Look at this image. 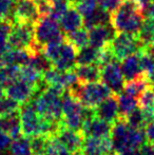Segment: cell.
Masks as SVG:
<instances>
[{
	"mask_svg": "<svg viewBox=\"0 0 154 155\" xmlns=\"http://www.w3.org/2000/svg\"><path fill=\"white\" fill-rule=\"evenodd\" d=\"M144 8L133 0H123L120 5L110 15V25L116 33L137 36L144 22Z\"/></svg>",
	"mask_w": 154,
	"mask_h": 155,
	"instance_id": "cell-1",
	"label": "cell"
},
{
	"mask_svg": "<svg viewBox=\"0 0 154 155\" xmlns=\"http://www.w3.org/2000/svg\"><path fill=\"white\" fill-rule=\"evenodd\" d=\"M19 117H20L21 134L28 138H32L38 135L53 136L56 134L61 124V121L55 123L40 116L31 101L23 104L20 107Z\"/></svg>",
	"mask_w": 154,
	"mask_h": 155,
	"instance_id": "cell-2",
	"label": "cell"
},
{
	"mask_svg": "<svg viewBox=\"0 0 154 155\" xmlns=\"http://www.w3.org/2000/svg\"><path fill=\"white\" fill-rule=\"evenodd\" d=\"M110 137L112 140L113 151L121 155L137 151L140 146L147 141L144 130L132 128L120 118L112 124Z\"/></svg>",
	"mask_w": 154,
	"mask_h": 155,
	"instance_id": "cell-3",
	"label": "cell"
},
{
	"mask_svg": "<svg viewBox=\"0 0 154 155\" xmlns=\"http://www.w3.org/2000/svg\"><path fill=\"white\" fill-rule=\"evenodd\" d=\"M30 101L40 116L49 120L60 123L62 115V94L64 89L57 86H47Z\"/></svg>",
	"mask_w": 154,
	"mask_h": 155,
	"instance_id": "cell-4",
	"label": "cell"
},
{
	"mask_svg": "<svg viewBox=\"0 0 154 155\" xmlns=\"http://www.w3.org/2000/svg\"><path fill=\"white\" fill-rule=\"evenodd\" d=\"M68 91L72 96L88 109H94L100 104L103 100L109 97L111 92L107 86L103 82H80L78 81L72 86Z\"/></svg>",
	"mask_w": 154,
	"mask_h": 155,
	"instance_id": "cell-5",
	"label": "cell"
},
{
	"mask_svg": "<svg viewBox=\"0 0 154 155\" xmlns=\"http://www.w3.org/2000/svg\"><path fill=\"white\" fill-rule=\"evenodd\" d=\"M61 124L67 128L80 131L87 115V108L70 94L68 90L62 94Z\"/></svg>",
	"mask_w": 154,
	"mask_h": 155,
	"instance_id": "cell-6",
	"label": "cell"
},
{
	"mask_svg": "<svg viewBox=\"0 0 154 155\" xmlns=\"http://www.w3.org/2000/svg\"><path fill=\"white\" fill-rule=\"evenodd\" d=\"M64 33L61 31L58 21L50 16L40 17L34 25V39L37 45L43 47L48 42L64 39Z\"/></svg>",
	"mask_w": 154,
	"mask_h": 155,
	"instance_id": "cell-7",
	"label": "cell"
},
{
	"mask_svg": "<svg viewBox=\"0 0 154 155\" xmlns=\"http://www.w3.org/2000/svg\"><path fill=\"white\" fill-rule=\"evenodd\" d=\"M108 45L117 61H121L128 56L137 53L144 47L137 36L126 33H116Z\"/></svg>",
	"mask_w": 154,
	"mask_h": 155,
	"instance_id": "cell-8",
	"label": "cell"
},
{
	"mask_svg": "<svg viewBox=\"0 0 154 155\" xmlns=\"http://www.w3.org/2000/svg\"><path fill=\"white\" fill-rule=\"evenodd\" d=\"M34 42V25L25 22L13 23L8 36V43L11 49H23L29 51Z\"/></svg>",
	"mask_w": 154,
	"mask_h": 155,
	"instance_id": "cell-9",
	"label": "cell"
},
{
	"mask_svg": "<svg viewBox=\"0 0 154 155\" xmlns=\"http://www.w3.org/2000/svg\"><path fill=\"white\" fill-rule=\"evenodd\" d=\"M112 124L95 116L93 109L87 108V115L80 131L84 137H106L111 135Z\"/></svg>",
	"mask_w": 154,
	"mask_h": 155,
	"instance_id": "cell-10",
	"label": "cell"
},
{
	"mask_svg": "<svg viewBox=\"0 0 154 155\" xmlns=\"http://www.w3.org/2000/svg\"><path fill=\"white\" fill-rule=\"evenodd\" d=\"M100 80L105 86L111 90L112 93L119 94L123 92L125 78L121 73L118 61L110 62L100 68Z\"/></svg>",
	"mask_w": 154,
	"mask_h": 155,
	"instance_id": "cell-11",
	"label": "cell"
},
{
	"mask_svg": "<svg viewBox=\"0 0 154 155\" xmlns=\"http://www.w3.org/2000/svg\"><path fill=\"white\" fill-rule=\"evenodd\" d=\"M13 22L35 25L40 18L36 0H16L12 12Z\"/></svg>",
	"mask_w": 154,
	"mask_h": 155,
	"instance_id": "cell-12",
	"label": "cell"
},
{
	"mask_svg": "<svg viewBox=\"0 0 154 155\" xmlns=\"http://www.w3.org/2000/svg\"><path fill=\"white\" fill-rule=\"evenodd\" d=\"M42 80L47 86L61 87L64 90H68L72 86L78 82V78L74 70L69 71H60L52 67L42 73Z\"/></svg>",
	"mask_w": 154,
	"mask_h": 155,
	"instance_id": "cell-13",
	"label": "cell"
},
{
	"mask_svg": "<svg viewBox=\"0 0 154 155\" xmlns=\"http://www.w3.org/2000/svg\"><path fill=\"white\" fill-rule=\"evenodd\" d=\"M55 136L64 143V147L72 155L81 153L82 143L84 139V135L82 134L81 131L73 130L60 124Z\"/></svg>",
	"mask_w": 154,
	"mask_h": 155,
	"instance_id": "cell-14",
	"label": "cell"
},
{
	"mask_svg": "<svg viewBox=\"0 0 154 155\" xmlns=\"http://www.w3.org/2000/svg\"><path fill=\"white\" fill-rule=\"evenodd\" d=\"M113 151L110 136L106 137H84L81 147L84 155H108Z\"/></svg>",
	"mask_w": 154,
	"mask_h": 155,
	"instance_id": "cell-15",
	"label": "cell"
},
{
	"mask_svg": "<svg viewBox=\"0 0 154 155\" xmlns=\"http://www.w3.org/2000/svg\"><path fill=\"white\" fill-rule=\"evenodd\" d=\"M76 56L77 49L66 38L61 45L57 58L52 63V67L60 71L74 70L76 67Z\"/></svg>",
	"mask_w": 154,
	"mask_h": 155,
	"instance_id": "cell-16",
	"label": "cell"
},
{
	"mask_svg": "<svg viewBox=\"0 0 154 155\" xmlns=\"http://www.w3.org/2000/svg\"><path fill=\"white\" fill-rule=\"evenodd\" d=\"M4 93L6 96L18 102L19 104H23L29 102L35 96L37 90L33 86H30L18 79L6 86L4 88Z\"/></svg>",
	"mask_w": 154,
	"mask_h": 155,
	"instance_id": "cell-17",
	"label": "cell"
},
{
	"mask_svg": "<svg viewBox=\"0 0 154 155\" xmlns=\"http://www.w3.org/2000/svg\"><path fill=\"white\" fill-rule=\"evenodd\" d=\"M95 116L103 119L107 123L113 124L119 118L118 101L116 94H111L109 97L100 102L96 108L93 109Z\"/></svg>",
	"mask_w": 154,
	"mask_h": 155,
	"instance_id": "cell-18",
	"label": "cell"
},
{
	"mask_svg": "<svg viewBox=\"0 0 154 155\" xmlns=\"http://www.w3.org/2000/svg\"><path fill=\"white\" fill-rule=\"evenodd\" d=\"M89 45L95 49H103L107 47L116 34L111 25H100L89 30Z\"/></svg>",
	"mask_w": 154,
	"mask_h": 155,
	"instance_id": "cell-19",
	"label": "cell"
},
{
	"mask_svg": "<svg viewBox=\"0 0 154 155\" xmlns=\"http://www.w3.org/2000/svg\"><path fill=\"white\" fill-rule=\"evenodd\" d=\"M61 31L66 34L74 32L84 27V18L74 5H71L59 20Z\"/></svg>",
	"mask_w": 154,
	"mask_h": 155,
	"instance_id": "cell-20",
	"label": "cell"
},
{
	"mask_svg": "<svg viewBox=\"0 0 154 155\" xmlns=\"http://www.w3.org/2000/svg\"><path fill=\"white\" fill-rule=\"evenodd\" d=\"M120 70L126 81L127 80H132L134 78H137L139 76H143L138 52L135 54H132V55L128 56L125 59L121 60Z\"/></svg>",
	"mask_w": 154,
	"mask_h": 155,
	"instance_id": "cell-21",
	"label": "cell"
},
{
	"mask_svg": "<svg viewBox=\"0 0 154 155\" xmlns=\"http://www.w3.org/2000/svg\"><path fill=\"white\" fill-rule=\"evenodd\" d=\"M0 131L8 134L13 139H16L20 136L21 127L18 112L0 116Z\"/></svg>",
	"mask_w": 154,
	"mask_h": 155,
	"instance_id": "cell-22",
	"label": "cell"
},
{
	"mask_svg": "<svg viewBox=\"0 0 154 155\" xmlns=\"http://www.w3.org/2000/svg\"><path fill=\"white\" fill-rule=\"evenodd\" d=\"M31 54L28 50L23 49H8L1 57L2 65H25L28 64Z\"/></svg>",
	"mask_w": 154,
	"mask_h": 155,
	"instance_id": "cell-23",
	"label": "cell"
},
{
	"mask_svg": "<svg viewBox=\"0 0 154 155\" xmlns=\"http://www.w3.org/2000/svg\"><path fill=\"white\" fill-rule=\"evenodd\" d=\"M78 81L80 82H96L100 80V67L97 64L76 65L74 68Z\"/></svg>",
	"mask_w": 154,
	"mask_h": 155,
	"instance_id": "cell-24",
	"label": "cell"
},
{
	"mask_svg": "<svg viewBox=\"0 0 154 155\" xmlns=\"http://www.w3.org/2000/svg\"><path fill=\"white\" fill-rule=\"evenodd\" d=\"M151 84L144 75L139 76L137 78H134L132 80H127L125 81L123 88V92L132 96L134 98H137L140 95V93L144 92L148 87H150Z\"/></svg>",
	"mask_w": 154,
	"mask_h": 155,
	"instance_id": "cell-25",
	"label": "cell"
},
{
	"mask_svg": "<svg viewBox=\"0 0 154 155\" xmlns=\"http://www.w3.org/2000/svg\"><path fill=\"white\" fill-rule=\"evenodd\" d=\"M117 101H118V111L120 119H123L131 111L137 108V99L123 92L117 94Z\"/></svg>",
	"mask_w": 154,
	"mask_h": 155,
	"instance_id": "cell-26",
	"label": "cell"
},
{
	"mask_svg": "<svg viewBox=\"0 0 154 155\" xmlns=\"http://www.w3.org/2000/svg\"><path fill=\"white\" fill-rule=\"evenodd\" d=\"M99 50L91 47V45H86L82 49L77 51L76 56V65H86V64H96L97 58H98Z\"/></svg>",
	"mask_w": 154,
	"mask_h": 155,
	"instance_id": "cell-27",
	"label": "cell"
},
{
	"mask_svg": "<svg viewBox=\"0 0 154 155\" xmlns=\"http://www.w3.org/2000/svg\"><path fill=\"white\" fill-rule=\"evenodd\" d=\"M20 65H2L0 67V86L6 87L18 80Z\"/></svg>",
	"mask_w": 154,
	"mask_h": 155,
	"instance_id": "cell-28",
	"label": "cell"
},
{
	"mask_svg": "<svg viewBox=\"0 0 154 155\" xmlns=\"http://www.w3.org/2000/svg\"><path fill=\"white\" fill-rule=\"evenodd\" d=\"M110 23V15L109 13L105 12L101 8H98L94 14L91 16L84 18V28L87 30H90L96 25H109Z\"/></svg>",
	"mask_w": 154,
	"mask_h": 155,
	"instance_id": "cell-29",
	"label": "cell"
},
{
	"mask_svg": "<svg viewBox=\"0 0 154 155\" xmlns=\"http://www.w3.org/2000/svg\"><path fill=\"white\" fill-rule=\"evenodd\" d=\"M11 155H33L30 145V138L25 136H19L11 143L10 147Z\"/></svg>",
	"mask_w": 154,
	"mask_h": 155,
	"instance_id": "cell-30",
	"label": "cell"
},
{
	"mask_svg": "<svg viewBox=\"0 0 154 155\" xmlns=\"http://www.w3.org/2000/svg\"><path fill=\"white\" fill-rule=\"evenodd\" d=\"M66 38H67V40L70 41V42L76 48L77 51L89 45L88 30L84 29V27L76 30V31H74V32L69 33L66 36Z\"/></svg>",
	"mask_w": 154,
	"mask_h": 155,
	"instance_id": "cell-31",
	"label": "cell"
},
{
	"mask_svg": "<svg viewBox=\"0 0 154 155\" xmlns=\"http://www.w3.org/2000/svg\"><path fill=\"white\" fill-rule=\"evenodd\" d=\"M154 34V19L145 18L140 30L137 34V38L143 45H151V39Z\"/></svg>",
	"mask_w": 154,
	"mask_h": 155,
	"instance_id": "cell-32",
	"label": "cell"
},
{
	"mask_svg": "<svg viewBox=\"0 0 154 155\" xmlns=\"http://www.w3.org/2000/svg\"><path fill=\"white\" fill-rule=\"evenodd\" d=\"M45 155H72L64 145L55 136H48Z\"/></svg>",
	"mask_w": 154,
	"mask_h": 155,
	"instance_id": "cell-33",
	"label": "cell"
},
{
	"mask_svg": "<svg viewBox=\"0 0 154 155\" xmlns=\"http://www.w3.org/2000/svg\"><path fill=\"white\" fill-rule=\"evenodd\" d=\"M123 120L129 124L130 127L135 129H142V130H144L147 126L146 120H145V117H144V113H143V111L138 107L134 109L133 111H131L123 118Z\"/></svg>",
	"mask_w": 154,
	"mask_h": 155,
	"instance_id": "cell-34",
	"label": "cell"
},
{
	"mask_svg": "<svg viewBox=\"0 0 154 155\" xmlns=\"http://www.w3.org/2000/svg\"><path fill=\"white\" fill-rule=\"evenodd\" d=\"M137 107L142 110H154V89L148 87L137 98Z\"/></svg>",
	"mask_w": 154,
	"mask_h": 155,
	"instance_id": "cell-35",
	"label": "cell"
},
{
	"mask_svg": "<svg viewBox=\"0 0 154 155\" xmlns=\"http://www.w3.org/2000/svg\"><path fill=\"white\" fill-rule=\"evenodd\" d=\"M74 6L82 16V18L91 16L99 8L98 0H79Z\"/></svg>",
	"mask_w": 154,
	"mask_h": 155,
	"instance_id": "cell-36",
	"label": "cell"
},
{
	"mask_svg": "<svg viewBox=\"0 0 154 155\" xmlns=\"http://www.w3.org/2000/svg\"><path fill=\"white\" fill-rule=\"evenodd\" d=\"M71 5L72 4L68 0H56V1H53L52 2L51 12H50L49 16L51 18H53L54 20L59 21Z\"/></svg>",
	"mask_w": 154,
	"mask_h": 155,
	"instance_id": "cell-37",
	"label": "cell"
},
{
	"mask_svg": "<svg viewBox=\"0 0 154 155\" xmlns=\"http://www.w3.org/2000/svg\"><path fill=\"white\" fill-rule=\"evenodd\" d=\"M28 64H30L31 67H33L34 69H36L38 72H40L41 74H42L43 72L47 71V70H49L52 68V63L50 62L47 58H45V56L42 54V52L31 56V58H30Z\"/></svg>",
	"mask_w": 154,
	"mask_h": 155,
	"instance_id": "cell-38",
	"label": "cell"
},
{
	"mask_svg": "<svg viewBox=\"0 0 154 155\" xmlns=\"http://www.w3.org/2000/svg\"><path fill=\"white\" fill-rule=\"evenodd\" d=\"M19 109H20V104L8 96L4 95L0 99V116L19 112Z\"/></svg>",
	"mask_w": 154,
	"mask_h": 155,
	"instance_id": "cell-39",
	"label": "cell"
},
{
	"mask_svg": "<svg viewBox=\"0 0 154 155\" xmlns=\"http://www.w3.org/2000/svg\"><path fill=\"white\" fill-rule=\"evenodd\" d=\"M47 141L48 136H43V135H38L30 138V145H31L33 155H45Z\"/></svg>",
	"mask_w": 154,
	"mask_h": 155,
	"instance_id": "cell-40",
	"label": "cell"
},
{
	"mask_svg": "<svg viewBox=\"0 0 154 155\" xmlns=\"http://www.w3.org/2000/svg\"><path fill=\"white\" fill-rule=\"evenodd\" d=\"M16 0H0V20L12 18V12Z\"/></svg>",
	"mask_w": 154,
	"mask_h": 155,
	"instance_id": "cell-41",
	"label": "cell"
},
{
	"mask_svg": "<svg viewBox=\"0 0 154 155\" xmlns=\"http://www.w3.org/2000/svg\"><path fill=\"white\" fill-rule=\"evenodd\" d=\"M123 0H98V6L107 13H112L120 5Z\"/></svg>",
	"mask_w": 154,
	"mask_h": 155,
	"instance_id": "cell-42",
	"label": "cell"
},
{
	"mask_svg": "<svg viewBox=\"0 0 154 155\" xmlns=\"http://www.w3.org/2000/svg\"><path fill=\"white\" fill-rule=\"evenodd\" d=\"M11 143H12V138L8 134L0 131V153H3L8 149Z\"/></svg>",
	"mask_w": 154,
	"mask_h": 155,
	"instance_id": "cell-43",
	"label": "cell"
},
{
	"mask_svg": "<svg viewBox=\"0 0 154 155\" xmlns=\"http://www.w3.org/2000/svg\"><path fill=\"white\" fill-rule=\"evenodd\" d=\"M138 152L140 155H154V143L146 141L144 145L140 146Z\"/></svg>",
	"mask_w": 154,
	"mask_h": 155,
	"instance_id": "cell-44",
	"label": "cell"
},
{
	"mask_svg": "<svg viewBox=\"0 0 154 155\" xmlns=\"http://www.w3.org/2000/svg\"><path fill=\"white\" fill-rule=\"evenodd\" d=\"M144 130H145V135H146L147 141L154 143V120L147 124Z\"/></svg>",
	"mask_w": 154,
	"mask_h": 155,
	"instance_id": "cell-45",
	"label": "cell"
},
{
	"mask_svg": "<svg viewBox=\"0 0 154 155\" xmlns=\"http://www.w3.org/2000/svg\"><path fill=\"white\" fill-rule=\"evenodd\" d=\"M144 11H146V15L148 18L154 19V0H152V1L145 8Z\"/></svg>",
	"mask_w": 154,
	"mask_h": 155,
	"instance_id": "cell-46",
	"label": "cell"
},
{
	"mask_svg": "<svg viewBox=\"0 0 154 155\" xmlns=\"http://www.w3.org/2000/svg\"><path fill=\"white\" fill-rule=\"evenodd\" d=\"M133 1L136 2L138 5H140L145 10V8H146V6L148 5V4L150 3L151 1H152V0H133Z\"/></svg>",
	"mask_w": 154,
	"mask_h": 155,
	"instance_id": "cell-47",
	"label": "cell"
},
{
	"mask_svg": "<svg viewBox=\"0 0 154 155\" xmlns=\"http://www.w3.org/2000/svg\"><path fill=\"white\" fill-rule=\"evenodd\" d=\"M4 95H5V93H4V88L2 86H0V99H1Z\"/></svg>",
	"mask_w": 154,
	"mask_h": 155,
	"instance_id": "cell-48",
	"label": "cell"
},
{
	"mask_svg": "<svg viewBox=\"0 0 154 155\" xmlns=\"http://www.w3.org/2000/svg\"><path fill=\"white\" fill-rule=\"evenodd\" d=\"M125 155H140V154H139V152H138V150H137V151L130 152V153H127V154H125Z\"/></svg>",
	"mask_w": 154,
	"mask_h": 155,
	"instance_id": "cell-49",
	"label": "cell"
},
{
	"mask_svg": "<svg viewBox=\"0 0 154 155\" xmlns=\"http://www.w3.org/2000/svg\"><path fill=\"white\" fill-rule=\"evenodd\" d=\"M108 155H121V154L117 153V152H113V151H112L111 153H109V154H108Z\"/></svg>",
	"mask_w": 154,
	"mask_h": 155,
	"instance_id": "cell-50",
	"label": "cell"
},
{
	"mask_svg": "<svg viewBox=\"0 0 154 155\" xmlns=\"http://www.w3.org/2000/svg\"><path fill=\"white\" fill-rule=\"evenodd\" d=\"M151 45H153V47H154V34L152 36V39H151Z\"/></svg>",
	"mask_w": 154,
	"mask_h": 155,
	"instance_id": "cell-51",
	"label": "cell"
},
{
	"mask_svg": "<svg viewBox=\"0 0 154 155\" xmlns=\"http://www.w3.org/2000/svg\"><path fill=\"white\" fill-rule=\"evenodd\" d=\"M151 86H152V87H153V89H154V80L152 81V84H151Z\"/></svg>",
	"mask_w": 154,
	"mask_h": 155,
	"instance_id": "cell-52",
	"label": "cell"
},
{
	"mask_svg": "<svg viewBox=\"0 0 154 155\" xmlns=\"http://www.w3.org/2000/svg\"><path fill=\"white\" fill-rule=\"evenodd\" d=\"M49 1H51V2H53V1H56V0H49Z\"/></svg>",
	"mask_w": 154,
	"mask_h": 155,
	"instance_id": "cell-53",
	"label": "cell"
},
{
	"mask_svg": "<svg viewBox=\"0 0 154 155\" xmlns=\"http://www.w3.org/2000/svg\"><path fill=\"white\" fill-rule=\"evenodd\" d=\"M153 56H154V47H153Z\"/></svg>",
	"mask_w": 154,
	"mask_h": 155,
	"instance_id": "cell-54",
	"label": "cell"
},
{
	"mask_svg": "<svg viewBox=\"0 0 154 155\" xmlns=\"http://www.w3.org/2000/svg\"><path fill=\"white\" fill-rule=\"evenodd\" d=\"M0 155H5V154H3V153H0Z\"/></svg>",
	"mask_w": 154,
	"mask_h": 155,
	"instance_id": "cell-55",
	"label": "cell"
}]
</instances>
